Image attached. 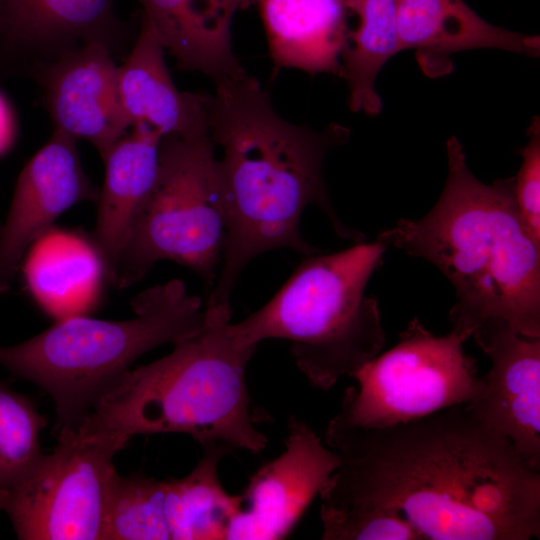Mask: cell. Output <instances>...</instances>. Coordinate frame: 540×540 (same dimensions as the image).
I'll use <instances>...</instances> for the list:
<instances>
[{
    "instance_id": "cell-1",
    "label": "cell",
    "mask_w": 540,
    "mask_h": 540,
    "mask_svg": "<svg viewBox=\"0 0 540 540\" xmlns=\"http://www.w3.org/2000/svg\"><path fill=\"white\" fill-rule=\"evenodd\" d=\"M339 464L320 492V517L379 509L420 540L540 536V471L467 403L381 428L327 426Z\"/></svg>"
},
{
    "instance_id": "cell-2",
    "label": "cell",
    "mask_w": 540,
    "mask_h": 540,
    "mask_svg": "<svg viewBox=\"0 0 540 540\" xmlns=\"http://www.w3.org/2000/svg\"><path fill=\"white\" fill-rule=\"evenodd\" d=\"M215 85L207 98L208 129L215 147L222 149L218 166L227 230L205 308L230 310L237 280L257 256L281 248L302 256L320 252L300 232L309 205L325 213L340 238L365 239L337 217L323 174L327 153L348 140L349 129L332 123L313 130L288 122L248 73Z\"/></svg>"
},
{
    "instance_id": "cell-3",
    "label": "cell",
    "mask_w": 540,
    "mask_h": 540,
    "mask_svg": "<svg viewBox=\"0 0 540 540\" xmlns=\"http://www.w3.org/2000/svg\"><path fill=\"white\" fill-rule=\"evenodd\" d=\"M448 174L433 208L379 232L387 247L425 259L451 282L449 312L455 330L468 334L501 319L524 336L540 337V245L528 233L514 197V177L492 184L470 171L462 144L446 145Z\"/></svg>"
},
{
    "instance_id": "cell-4",
    "label": "cell",
    "mask_w": 540,
    "mask_h": 540,
    "mask_svg": "<svg viewBox=\"0 0 540 540\" xmlns=\"http://www.w3.org/2000/svg\"><path fill=\"white\" fill-rule=\"evenodd\" d=\"M206 324L168 355L129 369L96 403L83 427L129 441L135 435L185 433L201 446L223 443L253 454L267 436L246 383L256 347L228 330L232 311L205 308Z\"/></svg>"
},
{
    "instance_id": "cell-5",
    "label": "cell",
    "mask_w": 540,
    "mask_h": 540,
    "mask_svg": "<svg viewBox=\"0 0 540 540\" xmlns=\"http://www.w3.org/2000/svg\"><path fill=\"white\" fill-rule=\"evenodd\" d=\"M387 246L376 239L331 254L303 256L290 277L260 309L228 330L255 346L285 339L312 386L328 390L352 377L385 345L378 301L365 294Z\"/></svg>"
},
{
    "instance_id": "cell-6",
    "label": "cell",
    "mask_w": 540,
    "mask_h": 540,
    "mask_svg": "<svg viewBox=\"0 0 540 540\" xmlns=\"http://www.w3.org/2000/svg\"><path fill=\"white\" fill-rule=\"evenodd\" d=\"M132 307L135 317L128 320L76 316L24 342L0 345V364L51 396L56 429L77 427L136 359L188 339L206 324L201 298L179 279L144 290Z\"/></svg>"
},
{
    "instance_id": "cell-7",
    "label": "cell",
    "mask_w": 540,
    "mask_h": 540,
    "mask_svg": "<svg viewBox=\"0 0 540 540\" xmlns=\"http://www.w3.org/2000/svg\"><path fill=\"white\" fill-rule=\"evenodd\" d=\"M226 230L218 158L209 133L165 136L155 185L119 256L111 284L128 288L156 263L170 260L199 275L211 291Z\"/></svg>"
},
{
    "instance_id": "cell-8",
    "label": "cell",
    "mask_w": 540,
    "mask_h": 540,
    "mask_svg": "<svg viewBox=\"0 0 540 540\" xmlns=\"http://www.w3.org/2000/svg\"><path fill=\"white\" fill-rule=\"evenodd\" d=\"M470 336L452 329L430 332L416 317L398 343L366 363L345 390L333 428H381L466 404L483 388L476 360L463 345Z\"/></svg>"
},
{
    "instance_id": "cell-9",
    "label": "cell",
    "mask_w": 540,
    "mask_h": 540,
    "mask_svg": "<svg viewBox=\"0 0 540 540\" xmlns=\"http://www.w3.org/2000/svg\"><path fill=\"white\" fill-rule=\"evenodd\" d=\"M57 445L7 503L24 540H105L116 475L127 440L82 426L56 429Z\"/></svg>"
},
{
    "instance_id": "cell-10",
    "label": "cell",
    "mask_w": 540,
    "mask_h": 540,
    "mask_svg": "<svg viewBox=\"0 0 540 540\" xmlns=\"http://www.w3.org/2000/svg\"><path fill=\"white\" fill-rule=\"evenodd\" d=\"M202 448V458L182 478L117 474L105 540L225 539L243 505V496L229 494L219 479V463L232 449L223 443Z\"/></svg>"
},
{
    "instance_id": "cell-11",
    "label": "cell",
    "mask_w": 540,
    "mask_h": 540,
    "mask_svg": "<svg viewBox=\"0 0 540 540\" xmlns=\"http://www.w3.org/2000/svg\"><path fill=\"white\" fill-rule=\"evenodd\" d=\"M285 450L249 479L225 539L279 540L295 527L339 464L302 419L291 416Z\"/></svg>"
},
{
    "instance_id": "cell-12",
    "label": "cell",
    "mask_w": 540,
    "mask_h": 540,
    "mask_svg": "<svg viewBox=\"0 0 540 540\" xmlns=\"http://www.w3.org/2000/svg\"><path fill=\"white\" fill-rule=\"evenodd\" d=\"M471 337L492 365L468 407L540 471V337L524 336L501 319L482 322Z\"/></svg>"
},
{
    "instance_id": "cell-13",
    "label": "cell",
    "mask_w": 540,
    "mask_h": 540,
    "mask_svg": "<svg viewBox=\"0 0 540 540\" xmlns=\"http://www.w3.org/2000/svg\"><path fill=\"white\" fill-rule=\"evenodd\" d=\"M99 190L83 170L76 139L54 130L19 174L0 224V294L7 292L30 247L72 206L97 201Z\"/></svg>"
},
{
    "instance_id": "cell-14",
    "label": "cell",
    "mask_w": 540,
    "mask_h": 540,
    "mask_svg": "<svg viewBox=\"0 0 540 540\" xmlns=\"http://www.w3.org/2000/svg\"><path fill=\"white\" fill-rule=\"evenodd\" d=\"M43 82L54 130L88 141L101 158L131 127L106 42L91 40L62 53L44 69Z\"/></svg>"
},
{
    "instance_id": "cell-15",
    "label": "cell",
    "mask_w": 540,
    "mask_h": 540,
    "mask_svg": "<svg viewBox=\"0 0 540 540\" xmlns=\"http://www.w3.org/2000/svg\"><path fill=\"white\" fill-rule=\"evenodd\" d=\"M164 50L155 27L142 16L132 51L117 67L119 97L130 126L144 124L163 137L209 133L208 94L179 91L168 71Z\"/></svg>"
},
{
    "instance_id": "cell-16",
    "label": "cell",
    "mask_w": 540,
    "mask_h": 540,
    "mask_svg": "<svg viewBox=\"0 0 540 540\" xmlns=\"http://www.w3.org/2000/svg\"><path fill=\"white\" fill-rule=\"evenodd\" d=\"M162 138L158 131L138 124L102 158L105 178L90 238L104 261L110 283L136 218L155 185Z\"/></svg>"
},
{
    "instance_id": "cell-17",
    "label": "cell",
    "mask_w": 540,
    "mask_h": 540,
    "mask_svg": "<svg viewBox=\"0 0 540 540\" xmlns=\"http://www.w3.org/2000/svg\"><path fill=\"white\" fill-rule=\"evenodd\" d=\"M23 272L42 310L56 321L87 315L108 281L104 261L91 238L51 227L27 251Z\"/></svg>"
},
{
    "instance_id": "cell-18",
    "label": "cell",
    "mask_w": 540,
    "mask_h": 540,
    "mask_svg": "<svg viewBox=\"0 0 540 540\" xmlns=\"http://www.w3.org/2000/svg\"><path fill=\"white\" fill-rule=\"evenodd\" d=\"M256 5L276 69L342 74L348 0H245Z\"/></svg>"
},
{
    "instance_id": "cell-19",
    "label": "cell",
    "mask_w": 540,
    "mask_h": 540,
    "mask_svg": "<svg viewBox=\"0 0 540 540\" xmlns=\"http://www.w3.org/2000/svg\"><path fill=\"white\" fill-rule=\"evenodd\" d=\"M142 16L181 68L199 71L216 83L245 75L231 45L235 13L245 0H140Z\"/></svg>"
},
{
    "instance_id": "cell-20",
    "label": "cell",
    "mask_w": 540,
    "mask_h": 540,
    "mask_svg": "<svg viewBox=\"0 0 540 540\" xmlns=\"http://www.w3.org/2000/svg\"><path fill=\"white\" fill-rule=\"evenodd\" d=\"M400 51L417 49L428 57L494 48L536 57L540 38L495 26L464 0H397Z\"/></svg>"
},
{
    "instance_id": "cell-21",
    "label": "cell",
    "mask_w": 540,
    "mask_h": 540,
    "mask_svg": "<svg viewBox=\"0 0 540 540\" xmlns=\"http://www.w3.org/2000/svg\"><path fill=\"white\" fill-rule=\"evenodd\" d=\"M348 8L356 17L341 53L349 107L353 112L377 115L382 102L375 89L376 78L386 62L400 52L397 0H348Z\"/></svg>"
},
{
    "instance_id": "cell-22",
    "label": "cell",
    "mask_w": 540,
    "mask_h": 540,
    "mask_svg": "<svg viewBox=\"0 0 540 540\" xmlns=\"http://www.w3.org/2000/svg\"><path fill=\"white\" fill-rule=\"evenodd\" d=\"M114 0H2L1 41L44 45L106 42Z\"/></svg>"
},
{
    "instance_id": "cell-23",
    "label": "cell",
    "mask_w": 540,
    "mask_h": 540,
    "mask_svg": "<svg viewBox=\"0 0 540 540\" xmlns=\"http://www.w3.org/2000/svg\"><path fill=\"white\" fill-rule=\"evenodd\" d=\"M46 425L31 399L0 382V510L42 460Z\"/></svg>"
},
{
    "instance_id": "cell-24",
    "label": "cell",
    "mask_w": 540,
    "mask_h": 540,
    "mask_svg": "<svg viewBox=\"0 0 540 540\" xmlns=\"http://www.w3.org/2000/svg\"><path fill=\"white\" fill-rule=\"evenodd\" d=\"M324 540H420L402 517L369 509L321 516Z\"/></svg>"
},
{
    "instance_id": "cell-25",
    "label": "cell",
    "mask_w": 540,
    "mask_h": 540,
    "mask_svg": "<svg viewBox=\"0 0 540 540\" xmlns=\"http://www.w3.org/2000/svg\"><path fill=\"white\" fill-rule=\"evenodd\" d=\"M521 149L522 162L514 177V197L520 217L533 240L540 245V120L535 116Z\"/></svg>"
},
{
    "instance_id": "cell-26",
    "label": "cell",
    "mask_w": 540,
    "mask_h": 540,
    "mask_svg": "<svg viewBox=\"0 0 540 540\" xmlns=\"http://www.w3.org/2000/svg\"><path fill=\"white\" fill-rule=\"evenodd\" d=\"M15 126L11 109L0 93V155L11 145Z\"/></svg>"
},
{
    "instance_id": "cell-27",
    "label": "cell",
    "mask_w": 540,
    "mask_h": 540,
    "mask_svg": "<svg viewBox=\"0 0 540 540\" xmlns=\"http://www.w3.org/2000/svg\"><path fill=\"white\" fill-rule=\"evenodd\" d=\"M1 4H2V0H0V41H1Z\"/></svg>"
}]
</instances>
